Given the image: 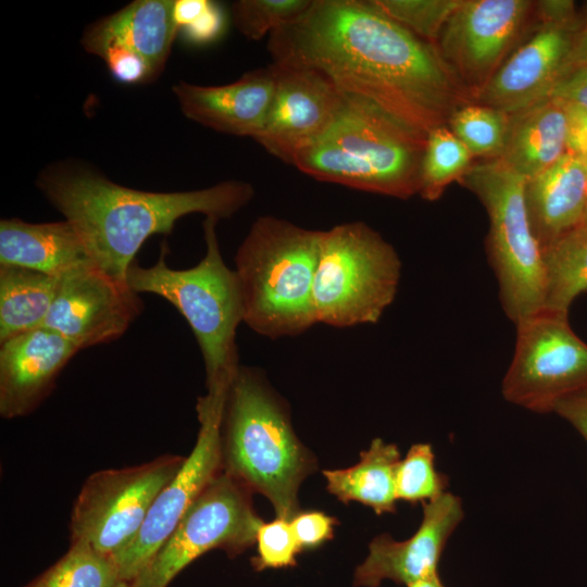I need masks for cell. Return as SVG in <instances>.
I'll list each match as a JSON object with an SVG mask.
<instances>
[{"label":"cell","mask_w":587,"mask_h":587,"mask_svg":"<svg viewBox=\"0 0 587 587\" xmlns=\"http://www.w3.org/2000/svg\"><path fill=\"white\" fill-rule=\"evenodd\" d=\"M267 51L273 63L319 71L344 93L424 134L472 102L437 45L372 0H312L300 17L268 36Z\"/></svg>","instance_id":"cell-1"},{"label":"cell","mask_w":587,"mask_h":587,"mask_svg":"<svg viewBox=\"0 0 587 587\" xmlns=\"http://www.w3.org/2000/svg\"><path fill=\"white\" fill-rule=\"evenodd\" d=\"M37 187L77 229L95 263L123 283L150 236L171 234L180 217L193 213L229 218L254 197L252 185L238 179L188 191L139 190L74 161L49 165Z\"/></svg>","instance_id":"cell-2"},{"label":"cell","mask_w":587,"mask_h":587,"mask_svg":"<svg viewBox=\"0 0 587 587\" xmlns=\"http://www.w3.org/2000/svg\"><path fill=\"white\" fill-rule=\"evenodd\" d=\"M221 436L223 472L267 498L277 517L295 516L299 487L315 462L259 371L239 366L227 390Z\"/></svg>","instance_id":"cell-3"},{"label":"cell","mask_w":587,"mask_h":587,"mask_svg":"<svg viewBox=\"0 0 587 587\" xmlns=\"http://www.w3.org/2000/svg\"><path fill=\"white\" fill-rule=\"evenodd\" d=\"M426 136L375 103L344 93L330 126L291 165L320 182L408 199L419 193Z\"/></svg>","instance_id":"cell-4"},{"label":"cell","mask_w":587,"mask_h":587,"mask_svg":"<svg viewBox=\"0 0 587 587\" xmlns=\"http://www.w3.org/2000/svg\"><path fill=\"white\" fill-rule=\"evenodd\" d=\"M321 230L272 215L257 218L235 255L242 322L272 339L315 323L313 284Z\"/></svg>","instance_id":"cell-5"},{"label":"cell","mask_w":587,"mask_h":587,"mask_svg":"<svg viewBox=\"0 0 587 587\" xmlns=\"http://www.w3.org/2000/svg\"><path fill=\"white\" fill-rule=\"evenodd\" d=\"M205 217V253L198 264L174 270L166 264V243L158 261L143 267L134 261L126 283L136 294H153L172 303L185 317L200 347L207 389L228 387L240 364L236 330L242 322L241 298L236 273L220 251L216 223Z\"/></svg>","instance_id":"cell-6"},{"label":"cell","mask_w":587,"mask_h":587,"mask_svg":"<svg viewBox=\"0 0 587 587\" xmlns=\"http://www.w3.org/2000/svg\"><path fill=\"white\" fill-rule=\"evenodd\" d=\"M459 183L487 211L488 261L498 280L502 309L516 325L546 303L542 250L526 209V178L496 158L474 162Z\"/></svg>","instance_id":"cell-7"},{"label":"cell","mask_w":587,"mask_h":587,"mask_svg":"<svg viewBox=\"0 0 587 587\" xmlns=\"http://www.w3.org/2000/svg\"><path fill=\"white\" fill-rule=\"evenodd\" d=\"M401 275L395 248L364 222L321 230L313 284L316 323L344 328L377 323Z\"/></svg>","instance_id":"cell-8"},{"label":"cell","mask_w":587,"mask_h":587,"mask_svg":"<svg viewBox=\"0 0 587 587\" xmlns=\"http://www.w3.org/2000/svg\"><path fill=\"white\" fill-rule=\"evenodd\" d=\"M515 349L502 379V395L533 412L587 390V344L571 328L567 313L542 309L516 325Z\"/></svg>","instance_id":"cell-9"},{"label":"cell","mask_w":587,"mask_h":587,"mask_svg":"<svg viewBox=\"0 0 587 587\" xmlns=\"http://www.w3.org/2000/svg\"><path fill=\"white\" fill-rule=\"evenodd\" d=\"M263 521L252 508L251 492L224 472L191 503L132 587H167L195 559L221 548L235 555L255 542Z\"/></svg>","instance_id":"cell-10"},{"label":"cell","mask_w":587,"mask_h":587,"mask_svg":"<svg viewBox=\"0 0 587 587\" xmlns=\"http://www.w3.org/2000/svg\"><path fill=\"white\" fill-rule=\"evenodd\" d=\"M185 458L162 455L147 463L101 470L84 483L73 507L72 541L113 555L137 535L149 510Z\"/></svg>","instance_id":"cell-11"},{"label":"cell","mask_w":587,"mask_h":587,"mask_svg":"<svg viewBox=\"0 0 587 587\" xmlns=\"http://www.w3.org/2000/svg\"><path fill=\"white\" fill-rule=\"evenodd\" d=\"M228 388H215L198 399L200 428L196 445L177 474L160 491L137 535L111 555L121 580L133 582L167 540L184 514L222 472V420Z\"/></svg>","instance_id":"cell-12"},{"label":"cell","mask_w":587,"mask_h":587,"mask_svg":"<svg viewBox=\"0 0 587 587\" xmlns=\"http://www.w3.org/2000/svg\"><path fill=\"white\" fill-rule=\"evenodd\" d=\"M535 7L528 0H462L449 18L436 45L472 101L512 53Z\"/></svg>","instance_id":"cell-13"},{"label":"cell","mask_w":587,"mask_h":587,"mask_svg":"<svg viewBox=\"0 0 587 587\" xmlns=\"http://www.w3.org/2000/svg\"><path fill=\"white\" fill-rule=\"evenodd\" d=\"M142 310L141 299L127 283L91 263L60 278L42 327L82 350L118 339Z\"/></svg>","instance_id":"cell-14"},{"label":"cell","mask_w":587,"mask_h":587,"mask_svg":"<svg viewBox=\"0 0 587 587\" xmlns=\"http://www.w3.org/2000/svg\"><path fill=\"white\" fill-rule=\"evenodd\" d=\"M275 87L270 111L253 138L266 152L292 164L330 126L344 92L312 68L272 63Z\"/></svg>","instance_id":"cell-15"},{"label":"cell","mask_w":587,"mask_h":587,"mask_svg":"<svg viewBox=\"0 0 587 587\" xmlns=\"http://www.w3.org/2000/svg\"><path fill=\"white\" fill-rule=\"evenodd\" d=\"M538 20L534 33L512 51L472 102L514 113L548 98L564 71L580 17L574 22Z\"/></svg>","instance_id":"cell-16"},{"label":"cell","mask_w":587,"mask_h":587,"mask_svg":"<svg viewBox=\"0 0 587 587\" xmlns=\"http://www.w3.org/2000/svg\"><path fill=\"white\" fill-rule=\"evenodd\" d=\"M422 505V522L410 538L398 541L383 534L371 541L366 559L355 569V587H378L384 579L408 586L438 573L439 560L464 510L461 499L449 491Z\"/></svg>","instance_id":"cell-17"},{"label":"cell","mask_w":587,"mask_h":587,"mask_svg":"<svg viewBox=\"0 0 587 587\" xmlns=\"http://www.w3.org/2000/svg\"><path fill=\"white\" fill-rule=\"evenodd\" d=\"M78 351L73 342L46 327L0 342L1 416H24L37 408Z\"/></svg>","instance_id":"cell-18"},{"label":"cell","mask_w":587,"mask_h":587,"mask_svg":"<svg viewBox=\"0 0 587 587\" xmlns=\"http://www.w3.org/2000/svg\"><path fill=\"white\" fill-rule=\"evenodd\" d=\"M274 87L271 64L226 85L202 86L179 80L172 89L187 118L218 133L254 138L265 123Z\"/></svg>","instance_id":"cell-19"},{"label":"cell","mask_w":587,"mask_h":587,"mask_svg":"<svg viewBox=\"0 0 587 587\" xmlns=\"http://www.w3.org/2000/svg\"><path fill=\"white\" fill-rule=\"evenodd\" d=\"M174 4L175 0H135L88 25L82 46L93 55L108 47L130 51L141 58L158 78L179 33Z\"/></svg>","instance_id":"cell-20"},{"label":"cell","mask_w":587,"mask_h":587,"mask_svg":"<svg viewBox=\"0 0 587 587\" xmlns=\"http://www.w3.org/2000/svg\"><path fill=\"white\" fill-rule=\"evenodd\" d=\"M525 202L541 249L584 224L587 162L566 152L553 165L526 179Z\"/></svg>","instance_id":"cell-21"},{"label":"cell","mask_w":587,"mask_h":587,"mask_svg":"<svg viewBox=\"0 0 587 587\" xmlns=\"http://www.w3.org/2000/svg\"><path fill=\"white\" fill-rule=\"evenodd\" d=\"M95 263L77 229L66 220L0 221V265H16L61 278Z\"/></svg>","instance_id":"cell-22"},{"label":"cell","mask_w":587,"mask_h":587,"mask_svg":"<svg viewBox=\"0 0 587 587\" xmlns=\"http://www.w3.org/2000/svg\"><path fill=\"white\" fill-rule=\"evenodd\" d=\"M566 115L563 103L545 98L510 113L500 159L526 179L544 172L566 153Z\"/></svg>","instance_id":"cell-23"},{"label":"cell","mask_w":587,"mask_h":587,"mask_svg":"<svg viewBox=\"0 0 587 587\" xmlns=\"http://www.w3.org/2000/svg\"><path fill=\"white\" fill-rule=\"evenodd\" d=\"M401 460L395 444L374 439L353 466L325 470L326 488L339 501H357L378 515L396 511V472Z\"/></svg>","instance_id":"cell-24"},{"label":"cell","mask_w":587,"mask_h":587,"mask_svg":"<svg viewBox=\"0 0 587 587\" xmlns=\"http://www.w3.org/2000/svg\"><path fill=\"white\" fill-rule=\"evenodd\" d=\"M59 284V277L0 265V342L42 327Z\"/></svg>","instance_id":"cell-25"},{"label":"cell","mask_w":587,"mask_h":587,"mask_svg":"<svg viewBox=\"0 0 587 587\" xmlns=\"http://www.w3.org/2000/svg\"><path fill=\"white\" fill-rule=\"evenodd\" d=\"M546 274L545 309L567 313L587 291V224L560 236L542 249Z\"/></svg>","instance_id":"cell-26"},{"label":"cell","mask_w":587,"mask_h":587,"mask_svg":"<svg viewBox=\"0 0 587 587\" xmlns=\"http://www.w3.org/2000/svg\"><path fill=\"white\" fill-rule=\"evenodd\" d=\"M474 157L464 143L441 125L427 133L420 170L419 195L428 201L440 198L451 183L472 166Z\"/></svg>","instance_id":"cell-27"},{"label":"cell","mask_w":587,"mask_h":587,"mask_svg":"<svg viewBox=\"0 0 587 587\" xmlns=\"http://www.w3.org/2000/svg\"><path fill=\"white\" fill-rule=\"evenodd\" d=\"M120 580L110 555L85 541H72L67 553L28 587H115Z\"/></svg>","instance_id":"cell-28"},{"label":"cell","mask_w":587,"mask_h":587,"mask_svg":"<svg viewBox=\"0 0 587 587\" xmlns=\"http://www.w3.org/2000/svg\"><path fill=\"white\" fill-rule=\"evenodd\" d=\"M510 113L470 102L458 108L448 120V127L474 158H500L509 130Z\"/></svg>","instance_id":"cell-29"},{"label":"cell","mask_w":587,"mask_h":587,"mask_svg":"<svg viewBox=\"0 0 587 587\" xmlns=\"http://www.w3.org/2000/svg\"><path fill=\"white\" fill-rule=\"evenodd\" d=\"M447 486L448 477L436 470L432 446L412 445L397 467V500L425 503L446 492Z\"/></svg>","instance_id":"cell-30"},{"label":"cell","mask_w":587,"mask_h":587,"mask_svg":"<svg viewBox=\"0 0 587 587\" xmlns=\"http://www.w3.org/2000/svg\"><path fill=\"white\" fill-rule=\"evenodd\" d=\"M312 0H238L232 3V21L249 40H261L300 17Z\"/></svg>","instance_id":"cell-31"},{"label":"cell","mask_w":587,"mask_h":587,"mask_svg":"<svg viewBox=\"0 0 587 587\" xmlns=\"http://www.w3.org/2000/svg\"><path fill=\"white\" fill-rule=\"evenodd\" d=\"M372 2L417 37L436 45L462 0H372Z\"/></svg>","instance_id":"cell-32"},{"label":"cell","mask_w":587,"mask_h":587,"mask_svg":"<svg viewBox=\"0 0 587 587\" xmlns=\"http://www.w3.org/2000/svg\"><path fill=\"white\" fill-rule=\"evenodd\" d=\"M255 542L258 555L252 559V565L257 571L294 566L301 551L289 520L282 517L262 522L257 530Z\"/></svg>","instance_id":"cell-33"},{"label":"cell","mask_w":587,"mask_h":587,"mask_svg":"<svg viewBox=\"0 0 587 587\" xmlns=\"http://www.w3.org/2000/svg\"><path fill=\"white\" fill-rule=\"evenodd\" d=\"M101 58L111 75L123 84H146L155 78L149 65L135 53L118 47H108L98 55Z\"/></svg>","instance_id":"cell-34"},{"label":"cell","mask_w":587,"mask_h":587,"mask_svg":"<svg viewBox=\"0 0 587 587\" xmlns=\"http://www.w3.org/2000/svg\"><path fill=\"white\" fill-rule=\"evenodd\" d=\"M289 522L302 551L316 548L333 538L337 520L322 511H299Z\"/></svg>","instance_id":"cell-35"},{"label":"cell","mask_w":587,"mask_h":587,"mask_svg":"<svg viewBox=\"0 0 587 587\" xmlns=\"http://www.w3.org/2000/svg\"><path fill=\"white\" fill-rule=\"evenodd\" d=\"M225 25L226 17L222 7L210 1L205 10L179 32L193 45H207L222 36Z\"/></svg>","instance_id":"cell-36"},{"label":"cell","mask_w":587,"mask_h":587,"mask_svg":"<svg viewBox=\"0 0 587 587\" xmlns=\"http://www.w3.org/2000/svg\"><path fill=\"white\" fill-rule=\"evenodd\" d=\"M548 98L587 109V64L565 68L552 86Z\"/></svg>","instance_id":"cell-37"},{"label":"cell","mask_w":587,"mask_h":587,"mask_svg":"<svg viewBox=\"0 0 587 587\" xmlns=\"http://www.w3.org/2000/svg\"><path fill=\"white\" fill-rule=\"evenodd\" d=\"M561 102L566 115V152L587 162V109Z\"/></svg>","instance_id":"cell-38"},{"label":"cell","mask_w":587,"mask_h":587,"mask_svg":"<svg viewBox=\"0 0 587 587\" xmlns=\"http://www.w3.org/2000/svg\"><path fill=\"white\" fill-rule=\"evenodd\" d=\"M553 412L566 420L587 441V390L560 400Z\"/></svg>","instance_id":"cell-39"},{"label":"cell","mask_w":587,"mask_h":587,"mask_svg":"<svg viewBox=\"0 0 587 587\" xmlns=\"http://www.w3.org/2000/svg\"><path fill=\"white\" fill-rule=\"evenodd\" d=\"M587 64V12L580 17L574 32L570 54L564 67Z\"/></svg>","instance_id":"cell-40"},{"label":"cell","mask_w":587,"mask_h":587,"mask_svg":"<svg viewBox=\"0 0 587 587\" xmlns=\"http://www.w3.org/2000/svg\"><path fill=\"white\" fill-rule=\"evenodd\" d=\"M209 3L210 0H175L174 20L178 29L191 23Z\"/></svg>","instance_id":"cell-41"},{"label":"cell","mask_w":587,"mask_h":587,"mask_svg":"<svg viewBox=\"0 0 587 587\" xmlns=\"http://www.w3.org/2000/svg\"><path fill=\"white\" fill-rule=\"evenodd\" d=\"M407 587H446L440 578L438 573L432 574L419 580H415L409 584Z\"/></svg>","instance_id":"cell-42"},{"label":"cell","mask_w":587,"mask_h":587,"mask_svg":"<svg viewBox=\"0 0 587 587\" xmlns=\"http://www.w3.org/2000/svg\"><path fill=\"white\" fill-rule=\"evenodd\" d=\"M115 587H132V583L126 580H120Z\"/></svg>","instance_id":"cell-43"},{"label":"cell","mask_w":587,"mask_h":587,"mask_svg":"<svg viewBox=\"0 0 587 587\" xmlns=\"http://www.w3.org/2000/svg\"><path fill=\"white\" fill-rule=\"evenodd\" d=\"M584 224H587V211H586Z\"/></svg>","instance_id":"cell-44"}]
</instances>
